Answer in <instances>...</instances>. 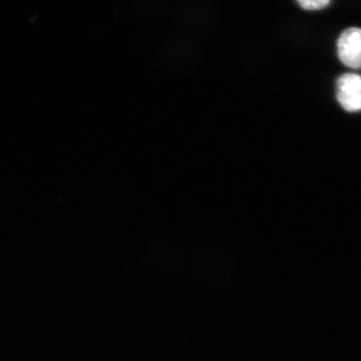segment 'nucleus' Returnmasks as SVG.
<instances>
[{
  "instance_id": "nucleus-1",
  "label": "nucleus",
  "mask_w": 361,
  "mask_h": 361,
  "mask_svg": "<svg viewBox=\"0 0 361 361\" xmlns=\"http://www.w3.org/2000/svg\"><path fill=\"white\" fill-rule=\"evenodd\" d=\"M337 101L349 113L361 111V77L345 73L337 80Z\"/></svg>"
},
{
  "instance_id": "nucleus-2",
  "label": "nucleus",
  "mask_w": 361,
  "mask_h": 361,
  "mask_svg": "<svg viewBox=\"0 0 361 361\" xmlns=\"http://www.w3.org/2000/svg\"><path fill=\"white\" fill-rule=\"evenodd\" d=\"M337 54L343 65L355 70L361 68V28L351 27L341 33Z\"/></svg>"
},
{
  "instance_id": "nucleus-3",
  "label": "nucleus",
  "mask_w": 361,
  "mask_h": 361,
  "mask_svg": "<svg viewBox=\"0 0 361 361\" xmlns=\"http://www.w3.org/2000/svg\"><path fill=\"white\" fill-rule=\"evenodd\" d=\"M305 11H319L330 4V0H296Z\"/></svg>"
}]
</instances>
